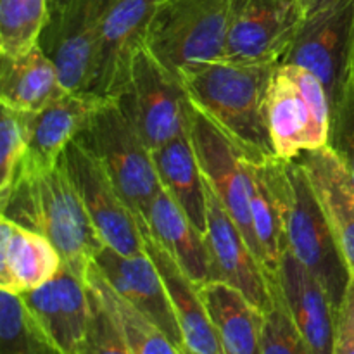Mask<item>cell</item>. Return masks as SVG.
Returning <instances> with one entry per match:
<instances>
[{
  "mask_svg": "<svg viewBox=\"0 0 354 354\" xmlns=\"http://www.w3.org/2000/svg\"><path fill=\"white\" fill-rule=\"evenodd\" d=\"M277 64L225 59L178 69L190 104L220 128L248 158H277L266 121V92Z\"/></svg>",
  "mask_w": 354,
  "mask_h": 354,
  "instance_id": "obj_1",
  "label": "cell"
},
{
  "mask_svg": "<svg viewBox=\"0 0 354 354\" xmlns=\"http://www.w3.org/2000/svg\"><path fill=\"white\" fill-rule=\"evenodd\" d=\"M0 207L2 216L45 235L82 277L106 245L61 161L54 168L17 173Z\"/></svg>",
  "mask_w": 354,
  "mask_h": 354,
  "instance_id": "obj_2",
  "label": "cell"
},
{
  "mask_svg": "<svg viewBox=\"0 0 354 354\" xmlns=\"http://www.w3.org/2000/svg\"><path fill=\"white\" fill-rule=\"evenodd\" d=\"M268 171L282 211L287 248L324 286L339 310L351 273L310 176L299 159L270 158Z\"/></svg>",
  "mask_w": 354,
  "mask_h": 354,
  "instance_id": "obj_3",
  "label": "cell"
},
{
  "mask_svg": "<svg viewBox=\"0 0 354 354\" xmlns=\"http://www.w3.org/2000/svg\"><path fill=\"white\" fill-rule=\"evenodd\" d=\"M330 120V97L322 80L303 66L279 62L266 92V121L277 158L296 161L327 147Z\"/></svg>",
  "mask_w": 354,
  "mask_h": 354,
  "instance_id": "obj_4",
  "label": "cell"
},
{
  "mask_svg": "<svg viewBox=\"0 0 354 354\" xmlns=\"http://www.w3.org/2000/svg\"><path fill=\"white\" fill-rule=\"evenodd\" d=\"M76 142L100 162L135 213H144L162 189L152 151L118 99L109 100L93 114Z\"/></svg>",
  "mask_w": 354,
  "mask_h": 354,
  "instance_id": "obj_5",
  "label": "cell"
},
{
  "mask_svg": "<svg viewBox=\"0 0 354 354\" xmlns=\"http://www.w3.org/2000/svg\"><path fill=\"white\" fill-rule=\"evenodd\" d=\"M234 0H156L145 44L176 75L221 57Z\"/></svg>",
  "mask_w": 354,
  "mask_h": 354,
  "instance_id": "obj_6",
  "label": "cell"
},
{
  "mask_svg": "<svg viewBox=\"0 0 354 354\" xmlns=\"http://www.w3.org/2000/svg\"><path fill=\"white\" fill-rule=\"evenodd\" d=\"M116 99L151 151L189 133L185 88L145 41L131 55L127 83Z\"/></svg>",
  "mask_w": 354,
  "mask_h": 354,
  "instance_id": "obj_7",
  "label": "cell"
},
{
  "mask_svg": "<svg viewBox=\"0 0 354 354\" xmlns=\"http://www.w3.org/2000/svg\"><path fill=\"white\" fill-rule=\"evenodd\" d=\"M306 19L303 0H234L221 57L249 64H279Z\"/></svg>",
  "mask_w": 354,
  "mask_h": 354,
  "instance_id": "obj_8",
  "label": "cell"
},
{
  "mask_svg": "<svg viewBox=\"0 0 354 354\" xmlns=\"http://www.w3.org/2000/svg\"><path fill=\"white\" fill-rule=\"evenodd\" d=\"M61 162L104 244L124 256L144 252L137 213L128 206L100 162L76 140L66 147Z\"/></svg>",
  "mask_w": 354,
  "mask_h": 354,
  "instance_id": "obj_9",
  "label": "cell"
},
{
  "mask_svg": "<svg viewBox=\"0 0 354 354\" xmlns=\"http://www.w3.org/2000/svg\"><path fill=\"white\" fill-rule=\"evenodd\" d=\"M189 135L207 185L263 263L261 249L252 225L244 152L192 104L189 107Z\"/></svg>",
  "mask_w": 354,
  "mask_h": 354,
  "instance_id": "obj_10",
  "label": "cell"
},
{
  "mask_svg": "<svg viewBox=\"0 0 354 354\" xmlns=\"http://www.w3.org/2000/svg\"><path fill=\"white\" fill-rule=\"evenodd\" d=\"M354 35V0H330L306 14L283 61L310 69L327 88L330 104L344 82Z\"/></svg>",
  "mask_w": 354,
  "mask_h": 354,
  "instance_id": "obj_11",
  "label": "cell"
},
{
  "mask_svg": "<svg viewBox=\"0 0 354 354\" xmlns=\"http://www.w3.org/2000/svg\"><path fill=\"white\" fill-rule=\"evenodd\" d=\"M156 0H106L86 90L118 97L127 83L133 52L144 44Z\"/></svg>",
  "mask_w": 354,
  "mask_h": 354,
  "instance_id": "obj_12",
  "label": "cell"
},
{
  "mask_svg": "<svg viewBox=\"0 0 354 354\" xmlns=\"http://www.w3.org/2000/svg\"><path fill=\"white\" fill-rule=\"evenodd\" d=\"M207 183V182H206ZM204 241L209 254L211 279L241 290L256 308L265 311L272 299V283L263 263L249 245L241 228L225 211L207 185V228Z\"/></svg>",
  "mask_w": 354,
  "mask_h": 354,
  "instance_id": "obj_13",
  "label": "cell"
},
{
  "mask_svg": "<svg viewBox=\"0 0 354 354\" xmlns=\"http://www.w3.org/2000/svg\"><path fill=\"white\" fill-rule=\"evenodd\" d=\"M106 0H69L50 14L40 45L57 68L64 90H86Z\"/></svg>",
  "mask_w": 354,
  "mask_h": 354,
  "instance_id": "obj_14",
  "label": "cell"
},
{
  "mask_svg": "<svg viewBox=\"0 0 354 354\" xmlns=\"http://www.w3.org/2000/svg\"><path fill=\"white\" fill-rule=\"evenodd\" d=\"M116 97H104L88 90L59 93L37 113L23 114L28 152L19 171H40L59 165L66 147L76 140L93 114Z\"/></svg>",
  "mask_w": 354,
  "mask_h": 354,
  "instance_id": "obj_15",
  "label": "cell"
},
{
  "mask_svg": "<svg viewBox=\"0 0 354 354\" xmlns=\"http://www.w3.org/2000/svg\"><path fill=\"white\" fill-rule=\"evenodd\" d=\"M21 299L59 353L78 354L92 317V296L80 273L64 263L50 282Z\"/></svg>",
  "mask_w": 354,
  "mask_h": 354,
  "instance_id": "obj_16",
  "label": "cell"
},
{
  "mask_svg": "<svg viewBox=\"0 0 354 354\" xmlns=\"http://www.w3.org/2000/svg\"><path fill=\"white\" fill-rule=\"evenodd\" d=\"M93 265L123 299L137 308L152 324L158 325L180 349L183 348L182 332L173 313L165 283L147 252L124 256L102 245L93 258Z\"/></svg>",
  "mask_w": 354,
  "mask_h": 354,
  "instance_id": "obj_17",
  "label": "cell"
},
{
  "mask_svg": "<svg viewBox=\"0 0 354 354\" xmlns=\"http://www.w3.org/2000/svg\"><path fill=\"white\" fill-rule=\"evenodd\" d=\"M290 318L303 335L311 354H332L337 330V308L310 270L283 249L275 273Z\"/></svg>",
  "mask_w": 354,
  "mask_h": 354,
  "instance_id": "obj_18",
  "label": "cell"
},
{
  "mask_svg": "<svg viewBox=\"0 0 354 354\" xmlns=\"http://www.w3.org/2000/svg\"><path fill=\"white\" fill-rule=\"evenodd\" d=\"M137 220L142 237H144L145 252L151 256L159 275H161L173 313L178 322L183 337V348L196 354H225L209 320V315L201 299L199 286L183 272L182 266L173 259V256L159 244L158 239L149 230L144 216L137 213Z\"/></svg>",
  "mask_w": 354,
  "mask_h": 354,
  "instance_id": "obj_19",
  "label": "cell"
},
{
  "mask_svg": "<svg viewBox=\"0 0 354 354\" xmlns=\"http://www.w3.org/2000/svg\"><path fill=\"white\" fill-rule=\"evenodd\" d=\"M62 266L64 258L45 235L0 214V290L23 296L50 282Z\"/></svg>",
  "mask_w": 354,
  "mask_h": 354,
  "instance_id": "obj_20",
  "label": "cell"
},
{
  "mask_svg": "<svg viewBox=\"0 0 354 354\" xmlns=\"http://www.w3.org/2000/svg\"><path fill=\"white\" fill-rule=\"evenodd\" d=\"M201 299L225 354H259L265 315L244 294L220 280L199 286Z\"/></svg>",
  "mask_w": 354,
  "mask_h": 354,
  "instance_id": "obj_21",
  "label": "cell"
},
{
  "mask_svg": "<svg viewBox=\"0 0 354 354\" xmlns=\"http://www.w3.org/2000/svg\"><path fill=\"white\" fill-rule=\"evenodd\" d=\"M64 92L57 68L41 45L17 55H2L0 102L16 113H37Z\"/></svg>",
  "mask_w": 354,
  "mask_h": 354,
  "instance_id": "obj_22",
  "label": "cell"
},
{
  "mask_svg": "<svg viewBox=\"0 0 354 354\" xmlns=\"http://www.w3.org/2000/svg\"><path fill=\"white\" fill-rule=\"evenodd\" d=\"M142 216L159 244L197 286L209 282V254L204 235L197 232L165 187L151 201Z\"/></svg>",
  "mask_w": 354,
  "mask_h": 354,
  "instance_id": "obj_23",
  "label": "cell"
},
{
  "mask_svg": "<svg viewBox=\"0 0 354 354\" xmlns=\"http://www.w3.org/2000/svg\"><path fill=\"white\" fill-rule=\"evenodd\" d=\"M161 185L182 207L197 232L206 235L207 183L203 175L190 135L185 133L152 151Z\"/></svg>",
  "mask_w": 354,
  "mask_h": 354,
  "instance_id": "obj_24",
  "label": "cell"
},
{
  "mask_svg": "<svg viewBox=\"0 0 354 354\" xmlns=\"http://www.w3.org/2000/svg\"><path fill=\"white\" fill-rule=\"evenodd\" d=\"M268 159H252L244 154L249 204H251L256 239H258L259 249H261L265 268L268 270L270 275L275 277L287 244L286 235H283L279 197H277L272 178H270Z\"/></svg>",
  "mask_w": 354,
  "mask_h": 354,
  "instance_id": "obj_25",
  "label": "cell"
},
{
  "mask_svg": "<svg viewBox=\"0 0 354 354\" xmlns=\"http://www.w3.org/2000/svg\"><path fill=\"white\" fill-rule=\"evenodd\" d=\"M83 279L93 296L106 306L111 317L114 318L131 354H180L178 346L158 325L152 324L145 315L131 306L109 286L93 261L88 265Z\"/></svg>",
  "mask_w": 354,
  "mask_h": 354,
  "instance_id": "obj_26",
  "label": "cell"
},
{
  "mask_svg": "<svg viewBox=\"0 0 354 354\" xmlns=\"http://www.w3.org/2000/svg\"><path fill=\"white\" fill-rule=\"evenodd\" d=\"M50 0H0V55H17L40 44Z\"/></svg>",
  "mask_w": 354,
  "mask_h": 354,
  "instance_id": "obj_27",
  "label": "cell"
},
{
  "mask_svg": "<svg viewBox=\"0 0 354 354\" xmlns=\"http://www.w3.org/2000/svg\"><path fill=\"white\" fill-rule=\"evenodd\" d=\"M0 354H61L48 341L21 296L0 290Z\"/></svg>",
  "mask_w": 354,
  "mask_h": 354,
  "instance_id": "obj_28",
  "label": "cell"
},
{
  "mask_svg": "<svg viewBox=\"0 0 354 354\" xmlns=\"http://www.w3.org/2000/svg\"><path fill=\"white\" fill-rule=\"evenodd\" d=\"M261 353L259 354H311L303 335L290 318L277 279L272 283V299L263 311Z\"/></svg>",
  "mask_w": 354,
  "mask_h": 354,
  "instance_id": "obj_29",
  "label": "cell"
},
{
  "mask_svg": "<svg viewBox=\"0 0 354 354\" xmlns=\"http://www.w3.org/2000/svg\"><path fill=\"white\" fill-rule=\"evenodd\" d=\"M28 152V135L23 116L2 107L0 121V204L6 203L14 180Z\"/></svg>",
  "mask_w": 354,
  "mask_h": 354,
  "instance_id": "obj_30",
  "label": "cell"
},
{
  "mask_svg": "<svg viewBox=\"0 0 354 354\" xmlns=\"http://www.w3.org/2000/svg\"><path fill=\"white\" fill-rule=\"evenodd\" d=\"M328 147L335 152L354 183V80L344 76L337 99L332 104Z\"/></svg>",
  "mask_w": 354,
  "mask_h": 354,
  "instance_id": "obj_31",
  "label": "cell"
},
{
  "mask_svg": "<svg viewBox=\"0 0 354 354\" xmlns=\"http://www.w3.org/2000/svg\"><path fill=\"white\" fill-rule=\"evenodd\" d=\"M90 296H92V317H90L85 342L78 354H131L109 311L93 296L92 290Z\"/></svg>",
  "mask_w": 354,
  "mask_h": 354,
  "instance_id": "obj_32",
  "label": "cell"
},
{
  "mask_svg": "<svg viewBox=\"0 0 354 354\" xmlns=\"http://www.w3.org/2000/svg\"><path fill=\"white\" fill-rule=\"evenodd\" d=\"M332 354H354V277H351L337 311V330Z\"/></svg>",
  "mask_w": 354,
  "mask_h": 354,
  "instance_id": "obj_33",
  "label": "cell"
},
{
  "mask_svg": "<svg viewBox=\"0 0 354 354\" xmlns=\"http://www.w3.org/2000/svg\"><path fill=\"white\" fill-rule=\"evenodd\" d=\"M304 2V7H306V14L313 12L315 9H318L320 6H324V3L330 2V0H303Z\"/></svg>",
  "mask_w": 354,
  "mask_h": 354,
  "instance_id": "obj_34",
  "label": "cell"
},
{
  "mask_svg": "<svg viewBox=\"0 0 354 354\" xmlns=\"http://www.w3.org/2000/svg\"><path fill=\"white\" fill-rule=\"evenodd\" d=\"M346 76L354 80V35H353V44H351V52H349V62L348 69H346Z\"/></svg>",
  "mask_w": 354,
  "mask_h": 354,
  "instance_id": "obj_35",
  "label": "cell"
},
{
  "mask_svg": "<svg viewBox=\"0 0 354 354\" xmlns=\"http://www.w3.org/2000/svg\"><path fill=\"white\" fill-rule=\"evenodd\" d=\"M180 354H196V353L189 351V349H187V348H182V349H180Z\"/></svg>",
  "mask_w": 354,
  "mask_h": 354,
  "instance_id": "obj_36",
  "label": "cell"
}]
</instances>
